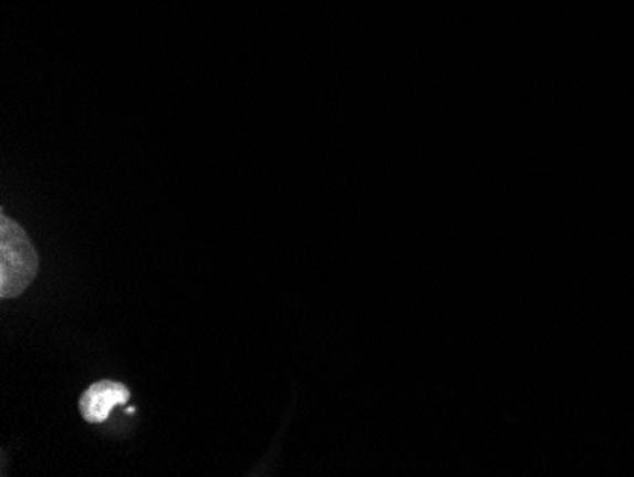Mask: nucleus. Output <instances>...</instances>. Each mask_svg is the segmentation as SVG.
I'll use <instances>...</instances> for the list:
<instances>
[{
  "mask_svg": "<svg viewBox=\"0 0 634 477\" xmlns=\"http://www.w3.org/2000/svg\"><path fill=\"white\" fill-rule=\"evenodd\" d=\"M39 272V256L28 232L10 217L0 216V297L12 299L28 290Z\"/></svg>",
  "mask_w": 634,
  "mask_h": 477,
  "instance_id": "nucleus-1",
  "label": "nucleus"
},
{
  "mask_svg": "<svg viewBox=\"0 0 634 477\" xmlns=\"http://www.w3.org/2000/svg\"><path fill=\"white\" fill-rule=\"evenodd\" d=\"M129 391L116 381L94 383L81 396V413L86 423L100 424L107 421L116 405L126 404Z\"/></svg>",
  "mask_w": 634,
  "mask_h": 477,
  "instance_id": "nucleus-2",
  "label": "nucleus"
}]
</instances>
